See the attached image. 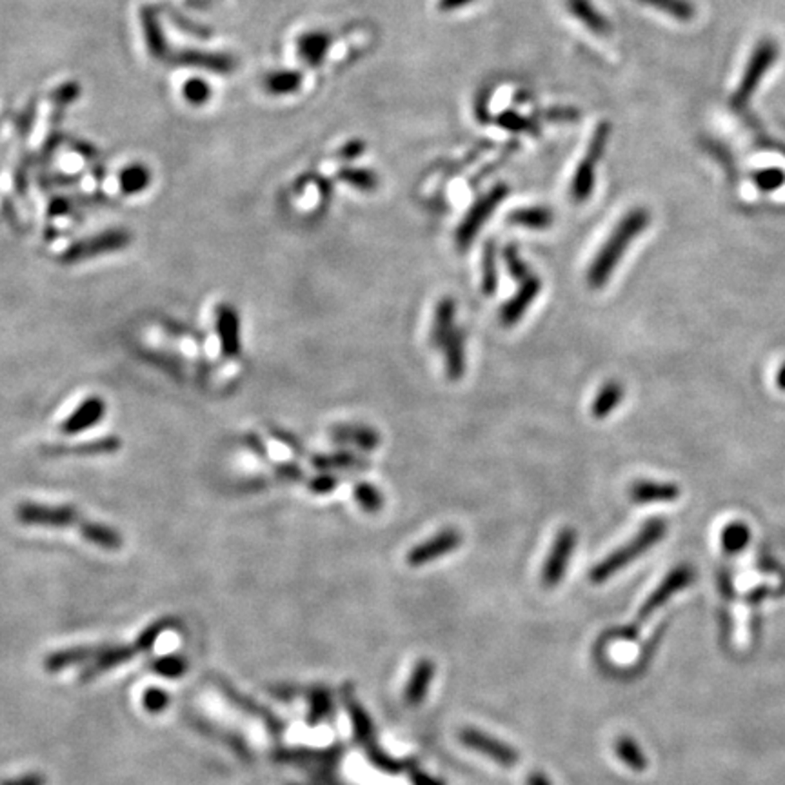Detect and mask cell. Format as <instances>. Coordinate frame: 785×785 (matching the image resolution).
<instances>
[{"instance_id":"cell-15","label":"cell","mask_w":785,"mask_h":785,"mask_svg":"<svg viewBox=\"0 0 785 785\" xmlns=\"http://www.w3.org/2000/svg\"><path fill=\"white\" fill-rule=\"evenodd\" d=\"M444 366L446 375L451 382H459L468 368V353H466V335L460 327H457L448 342L444 343Z\"/></svg>"},{"instance_id":"cell-45","label":"cell","mask_w":785,"mask_h":785,"mask_svg":"<svg viewBox=\"0 0 785 785\" xmlns=\"http://www.w3.org/2000/svg\"><path fill=\"white\" fill-rule=\"evenodd\" d=\"M336 486H338V478L333 477V475H320V477L311 478V482H309L311 491H315V493H318V495L331 493Z\"/></svg>"},{"instance_id":"cell-30","label":"cell","mask_w":785,"mask_h":785,"mask_svg":"<svg viewBox=\"0 0 785 785\" xmlns=\"http://www.w3.org/2000/svg\"><path fill=\"white\" fill-rule=\"evenodd\" d=\"M619 758L635 772H644L647 769V758L642 747L631 736H619L615 744Z\"/></svg>"},{"instance_id":"cell-41","label":"cell","mask_w":785,"mask_h":785,"mask_svg":"<svg viewBox=\"0 0 785 785\" xmlns=\"http://www.w3.org/2000/svg\"><path fill=\"white\" fill-rule=\"evenodd\" d=\"M309 704H311V708H309L308 722H309L311 726H317V724L322 722V720L329 715V711H331V698H329V692L324 691V689H315V691L311 692Z\"/></svg>"},{"instance_id":"cell-25","label":"cell","mask_w":785,"mask_h":785,"mask_svg":"<svg viewBox=\"0 0 785 785\" xmlns=\"http://www.w3.org/2000/svg\"><path fill=\"white\" fill-rule=\"evenodd\" d=\"M555 220V215L546 206H531V208H520L514 210L507 222L513 226L528 227V229H548Z\"/></svg>"},{"instance_id":"cell-27","label":"cell","mask_w":785,"mask_h":785,"mask_svg":"<svg viewBox=\"0 0 785 785\" xmlns=\"http://www.w3.org/2000/svg\"><path fill=\"white\" fill-rule=\"evenodd\" d=\"M638 3L678 22H691L696 17V6L692 4V0H638Z\"/></svg>"},{"instance_id":"cell-32","label":"cell","mask_w":785,"mask_h":785,"mask_svg":"<svg viewBox=\"0 0 785 785\" xmlns=\"http://www.w3.org/2000/svg\"><path fill=\"white\" fill-rule=\"evenodd\" d=\"M751 531L744 522H731L722 531V549L727 555H738L749 544Z\"/></svg>"},{"instance_id":"cell-20","label":"cell","mask_w":785,"mask_h":785,"mask_svg":"<svg viewBox=\"0 0 785 785\" xmlns=\"http://www.w3.org/2000/svg\"><path fill=\"white\" fill-rule=\"evenodd\" d=\"M104 413H106V406H104V402L101 400V398H97V397H92V398H87V400H84L80 406H78V409L64 422V425H62V431L64 433H67V434H73V433H80V431H84V429H87V427H92V425H95L103 416H104Z\"/></svg>"},{"instance_id":"cell-21","label":"cell","mask_w":785,"mask_h":785,"mask_svg":"<svg viewBox=\"0 0 785 785\" xmlns=\"http://www.w3.org/2000/svg\"><path fill=\"white\" fill-rule=\"evenodd\" d=\"M433 676H434V664L431 660L425 658L415 665V671L404 691V700L409 708H416L424 702Z\"/></svg>"},{"instance_id":"cell-4","label":"cell","mask_w":785,"mask_h":785,"mask_svg":"<svg viewBox=\"0 0 785 785\" xmlns=\"http://www.w3.org/2000/svg\"><path fill=\"white\" fill-rule=\"evenodd\" d=\"M609 135H611V126L607 122L598 124L593 131V137L587 144L584 156L580 158L575 169L571 181V199L576 204H584L593 195L594 183H596V169L605 153Z\"/></svg>"},{"instance_id":"cell-12","label":"cell","mask_w":785,"mask_h":785,"mask_svg":"<svg viewBox=\"0 0 785 785\" xmlns=\"http://www.w3.org/2000/svg\"><path fill=\"white\" fill-rule=\"evenodd\" d=\"M128 242H129V235H126L124 231L104 233V235H99L95 238L84 240V242L73 245L64 254V260L66 262H76V260H82V258H90V256H97V254H103V253L117 251V249H122Z\"/></svg>"},{"instance_id":"cell-23","label":"cell","mask_w":785,"mask_h":785,"mask_svg":"<svg viewBox=\"0 0 785 785\" xmlns=\"http://www.w3.org/2000/svg\"><path fill=\"white\" fill-rule=\"evenodd\" d=\"M624 386L619 380H609L605 382L598 393L594 395L593 402H591V416L596 420H603L607 418L611 413H615V409L620 406V402L624 400Z\"/></svg>"},{"instance_id":"cell-10","label":"cell","mask_w":785,"mask_h":785,"mask_svg":"<svg viewBox=\"0 0 785 785\" xmlns=\"http://www.w3.org/2000/svg\"><path fill=\"white\" fill-rule=\"evenodd\" d=\"M459 736L466 747L491 758L493 762H496L504 767H513L520 762V754L516 749H513L511 745H507V744L500 742L498 738H493L482 731L468 727V729H462Z\"/></svg>"},{"instance_id":"cell-38","label":"cell","mask_w":785,"mask_h":785,"mask_svg":"<svg viewBox=\"0 0 785 785\" xmlns=\"http://www.w3.org/2000/svg\"><path fill=\"white\" fill-rule=\"evenodd\" d=\"M345 706H347L349 713H352V718H353V726H355L357 736L362 740V744H364V742H366V744L373 742V729H371V724H370L366 713H364L362 708L355 702V698H353L352 694H347V692H345Z\"/></svg>"},{"instance_id":"cell-48","label":"cell","mask_w":785,"mask_h":785,"mask_svg":"<svg viewBox=\"0 0 785 785\" xmlns=\"http://www.w3.org/2000/svg\"><path fill=\"white\" fill-rule=\"evenodd\" d=\"M528 785H551V781L542 772H531L528 776Z\"/></svg>"},{"instance_id":"cell-2","label":"cell","mask_w":785,"mask_h":785,"mask_svg":"<svg viewBox=\"0 0 785 785\" xmlns=\"http://www.w3.org/2000/svg\"><path fill=\"white\" fill-rule=\"evenodd\" d=\"M667 533V522L664 518H649L644 528L624 546L615 549L611 555H607L602 562H598L591 573L589 580L593 584H603L611 576L619 575L622 569H626L631 562L640 558L646 551H649L653 546L662 542V539Z\"/></svg>"},{"instance_id":"cell-16","label":"cell","mask_w":785,"mask_h":785,"mask_svg":"<svg viewBox=\"0 0 785 785\" xmlns=\"http://www.w3.org/2000/svg\"><path fill=\"white\" fill-rule=\"evenodd\" d=\"M629 496L635 504H655V502H674L680 498V487L673 482H653L637 480L629 487Z\"/></svg>"},{"instance_id":"cell-7","label":"cell","mask_w":785,"mask_h":785,"mask_svg":"<svg viewBox=\"0 0 785 785\" xmlns=\"http://www.w3.org/2000/svg\"><path fill=\"white\" fill-rule=\"evenodd\" d=\"M576 540H578V535H576V531L573 528H564L557 535L555 544H553V548L549 551V557H548V560L544 564V571H542V584H544V587L553 589V587H557L562 582V578H564V575L567 571V566H569V562L573 558V553H575V548H576Z\"/></svg>"},{"instance_id":"cell-33","label":"cell","mask_w":785,"mask_h":785,"mask_svg":"<svg viewBox=\"0 0 785 785\" xmlns=\"http://www.w3.org/2000/svg\"><path fill=\"white\" fill-rule=\"evenodd\" d=\"M353 496H355V502L359 504V507L368 514L380 513L384 504H386L382 491L368 482L357 484L353 489Z\"/></svg>"},{"instance_id":"cell-19","label":"cell","mask_w":785,"mask_h":785,"mask_svg":"<svg viewBox=\"0 0 785 785\" xmlns=\"http://www.w3.org/2000/svg\"><path fill=\"white\" fill-rule=\"evenodd\" d=\"M217 329L222 343V352L227 357H236L240 352V331H238V315L236 311L222 304L217 313Z\"/></svg>"},{"instance_id":"cell-51","label":"cell","mask_w":785,"mask_h":785,"mask_svg":"<svg viewBox=\"0 0 785 785\" xmlns=\"http://www.w3.org/2000/svg\"><path fill=\"white\" fill-rule=\"evenodd\" d=\"M413 780H415V783H416V785H436V783H434L433 780L425 778L424 774H420V776H415Z\"/></svg>"},{"instance_id":"cell-14","label":"cell","mask_w":785,"mask_h":785,"mask_svg":"<svg viewBox=\"0 0 785 785\" xmlns=\"http://www.w3.org/2000/svg\"><path fill=\"white\" fill-rule=\"evenodd\" d=\"M457 302L451 297H444L439 300L433 313V324H431V343L434 347H444L451 333L457 329Z\"/></svg>"},{"instance_id":"cell-44","label":"cell","mask_w":785,"mask_h":785,"mask_svg":"<svg viewBox=\"0 0 785 785\" xmlns=\"http://www.w3.org/2000/svg\"><path fill=\"white\" fill-rule=\"evenodd\" d=\"M184 94H186V97H188L190 103H193V104H202V103H206L208 97H210V87H208V84L202 82V80H192V82L186 84Z\"/></svg>"},{"instance_id":"cell-50","label":"cell","mask_w":785,"mask_h":785,"mask_svg":"<svg viewBox=\"0 0 785 785\" xmlns=\"http://www.w3.org/2000/svg\"><path fill=\"white\" fill-rule=\"evenodd\" d=\"M776 386H778L781 391H785V362L781 364V368H780L778 373H776Z\"/></svg>"},{"instance_id":"cell-34","label":"cell","mask_w":785,"mask_h":785,"mask_svg":"<svg viewBox=\"0 0 785 785\" xmlns=\"http://www.w3.org/2000/svg\"><path fill=\"white\" fill-rule=\"evenodd\" d=\"M340 179L345 181L347 184H352L353 188L361 190V192H375L379 186V177L373 171L368 169H342L340 171Z\"/></svg>"},{"instance_id":"cell-47","label":"cell","mask_w":785,"mask_h":785,"mask_svg":"<svg viewBox=\"0 0 785 785\" xmlns=\"http://www.w3.org/2000/svg\"><path fill=\"white\" fill-rule=\"evenodd\" d=\"M473 0H441L439 8H441V12H457V10L469 6Z\"/></svg>"},{"instance_id":"cell-49","label":"cell","mask_w":785,"mask_h":785,"mask_svg":"<svg viewBox=\"0 0 785 785\" xmlns=\"http://www.w3.org/2000/svg\"><path fill=\"white\" fill-rule=\"evenodd\" d=\"M282 473H284L288 478H291V480L302 478V471H300L297 466H293V464H286V466L282 468Z\"/></svg>"},{"instance_id":"cell-36","label":"cell","mask_w":785,"mask_h":785,"mask_svg":"<svg viewBox=\"0 0 785 785\" xmlns=\"http://www.w3.org/2000/svg\"><path fill=\"white\" fill-rule=\"evenodd\" d=\"M753 183L763 193L776 192L785 184V171L780 167L758 169L753 173Z\"/></svg>"},{"instance_id":"cell-9","label":"cell","mask_w":785,"mask_h":785,"mask_svg":"<svg viewBox=\"0 0 785 785\" xmlns=\"http://www.w3.org/2000/svg\"><path fill=\"white\" fill-rule=\"evenodd\" d=\"M694 580V569L689 564L676 566L662 582L660 585L649 594V598L644 602V605L638 611L637 622L647 620L656 609H660L674 593L682 591L683 587L691 585Z\"/></svg>"},{"instance_id":"cell-11","label":"cell","mask_w":785,"mask_h":785,"mask_svg":"<svg viewBox=\"0 0 785 785\" xmlns=\"http://www.w3.org/2000/svg\"><path fill=\"white\" fill-rule=\"evenodd\" d=\"M540 291H542V281L535 273L530 279L520 282V288L514 293V297L507 300L500 309L502 326L505 327L516 326L523 318V315L530 311L533 302L539 299Z\"/></svg>"},{"instance_id":"cell-24","label":"cell","mask_w":785,"mask_h":785,"mask_svg":"<svg viewBox=\"0 0 785 785\" xmlns=\"http://www.w3.org/2000/svg\"><path fill=\"white\" fill-rule=\"evenodd\" d=\"M80 535L84 537V540L92 542L99 548L104 549H120L122 548V537L119 531L104 526V523H97V522H90L84 520L78 528Z\"/></svg>"},{"instance_id":"cell-5","label":"cell","mask_w":785,"mask_h":785,"mask_svg":"<svg viewBox=\"0 0 785 785\" xmlns=\"http://www.w3.org/2000/svg\"><path fill=\"white\" fill-rule=\"evenodd\" d=\"M507 193H509L507 186L498 184L471 206V210L466 213V217L460 222L457 235H455V240H457V245L460 251L469 249V245L473 244V240L477 238L480 229L486 226V222L496 211V208L502 204V201L507 197Z\"/></svg>"},{"instance_id":"cell-40","label":"cell","mask_w":785,"mask_h":785,"mask_svg":"<svg viewBox=\"0 0 785 785\" xmlns=\"http://www.w3.org/2000/svg\"><path fill=\"white\" fill-rule=\"evenodd\" d=\"M300 84H302V75L299 71H281V73H273L268 78L270 92L277 95L293 94L299 90Z\"/></svg>"},{"instance_id":"cell-42","label":"cell","mask_w":785,"mask_h":785,"mask_svg":"<svg viewBox=\"0 0 785 785\" xmlns=\"http://www.w3.org/2000/svg\"><path fill=\"white\" fill-rule=\"evenodd\" d=\"M120 183H122V188L126 193H138V192H142V188L147 186L149 173L140 165H133L122 173Z\"/></svg>"},{"instance_id":"cell-6","label":"cell","mask_w":785,"mask_h":785,"mask_svg":"<svg viewBox=\"0 0 785 785\" xmlns=\"http://www.w3.org/2000/svg\"><path fill=\"white\" fill-rule=\"evenodd\" d=\"M17 516L28 526L44 528H80L84 522L78 511L71 505H42V504H22L17 509Z\"/></svg>"},{"instance_id":"cell-39","label":"cell","mask_w":785,"mask_h":785,"mask_svg":"<svg viewBox=\"0 0 785 785\" xmlns=\"http://www.w3.org/2000/svg\"><path fill=\"white\" fill-rule=\"evenodd\" d=\"M151 669H153V673L165 676V678H179L188 671V662L184 656L169 655V656H162V658L153 660Z\"/></svg>"},{"instance_id":"cell-35","label":"cell","mask_w":785,"mask_h":785,"mask_svg":"<svg viewBox=\"0 0 785 785\" xmlns=\"http://www.w3.org/2000/svg\"><path fill=\"white\" fill-rule=\"evenodd\" d=\"M502 256H504V262H505V268L509 270L511 277H513L516 282H523V281L530 279V277L533 275L531 268L526 264V260H523V258L520 256V253H518V249H516L514 244L505 245Z\"/></svg>"},{"instance_id":"cell-31","label":"cell","mask_w":785,"mask_h":785,"mask_svg":"<svg viewBox=\"0 0 785 785\" xmlns=\"http://www.w3.org/2000/svg\"><path fill=\"white\" fill-rule=\"evenodd\" d=\"M498 288V268H496V244L489 240L482 253V293L493 297Z\"/></svg>"},{"instance_id":"cell-3","label":"cell","mask_w":785,"mask_h":785,"mask_svg":"<svg viewBox=\"0 0 785 785\" xmlns=\"http://www.w3.org/2000/svg\"><path fill=\"white\" fill-rule=\"evenodd\" d=\"M778 57H780V46L774 39H762L754 46V49L747 60V66L744 69L742 80L736 87V92L731 97L733 110H744L749 104L751 97L756 94L762 80L765 78L769 69L776 64Z\"/></svg>"},{"instance_id":"cell-26","label":"cell","mask_w":785,"mask_h":785,"mask_svg":"<svg viewBox=\"0 0 785 785\" xmlns=\"http://www.w3.org/2000/svg\"><path fill=\"white\" fill-rule=\"evenodd\" d=\"M331 39L324 31H311L300 37L299 40V53L304 62L309 66H320L327 49H329Z\"/></svg>"},{"instance_id":"cell-8","label":"cell","mask_w":785,"mask_h":785,"mask_svg":"<svg viewBox=\"0 0 785 785\" xmlns=\"http://www.w3.org/2000/svg\"><path fill=\"white\" fill-rule=\"evenodd\" d=\"M462 540L464 539H462V533L459 530H455V528L442 530V531H439L436 535H433L429 540L415 546L407 553L406 562L411 567L425 566L429 562H434V560H439V558L457 551L462 546Z\"/></svg>"},{"instance_id":"cell-28","label":"cell","mask_w":785,"mask_h":785,"mask_svg":"<svg viewBox=\"0 0 785 785\" xmlns=\"http://www.w3.org/2000/svg\"><path fill=\"white\" fill-rule=\"evenodd\" d=\"M315 468L318 469H352V471H364L370 469V462L355 453H335L326 457L313 459Z\"/></svg>"},{"instance_id":"cell-43","label":"cell","mask_w":785,"mask_h":785,"mask_svg":"<svg viewBox=\"0 0 785 785\" xmlns=\"http://www.w3.org/2000/svg\"><path fill=\"white\" fill-rule=\"evenodd\" d=\"M142 706H144V709L147 713L158 715V713H162L169 706V694L164 689L151 687L142 696Z\"/></svg>"},{"instance_id":"cell-29","label":"cell","mask_w":785,"mask_h":785,"mask_svg":"<svg viewBox=\"0 0 785 785\" xmlns=\"http://www.w3.org/2000/svg\"><path fill=\"white\" fill-rule=\"evenodd\" d=\"M220 689L226 692V696L229 698V700L236 706V708H240L242 711H247V713H251V715H254V717H258V718H262L264 720L268 726H270V729H273L275 733H277V729L279 731H282V722L279 720V718H275V717H272L270 715V711H266V709H262L260 706H256L254 702H251V700H247L245 696H242V694H238L235 689H231L226 682H220Z\"/></svg>"},{"instance_id":"cell-13","label":"cell","mask_w":785,"mask_h":785,"mask_svg":"<svg viewBox=\"0 0 785 785\" xmlns=\"http://www.w3.org/2000/svg\"><path fill=\"white\" fill-rule=\"evenodd\" d=\"M564 4L571 17L584 24L591 33L605 37L613 31V26H611L607 17L593 4V0H564Z\"/></svg>"},{"instance_id":"cell-37","label":"cell","mask_w":785,"mask_h":785,"mask_svg":"<svg viewBox=\"0 0 785 785\" xmlns=\"http://www.w3.org/2000/svg\"><path fill=\"white\" fill-rule=\"evenodd\" d=\"M179 624H181V622H179L177 619H162V620H156L155 624H151L147 629H144V631L140 633V637H138L137 642H135L138 653H140V651H149V649L155 646V642L158 640V637H160L162 633H165V631H169V629H173V628H177Z\"/></svg>"},{"instance_id":"cell-46","label":"cell","mask_w":785,"mask_h":785,"mask_svg":"<svg viewBox=\"0 0 785 785\" xmlns=\"http://www.w3.org/2000/svg\"><path fill=\"white\" fill-rule=\"evenodd\" d=\"M3 785H46V778L40 774H26L15 780H8Z\"/></svg>"},{"instance_id":"cell-18","label":"cell","mask_w":785,"mask_h":785,"mask_svg":"<svg viewBox=\"0 0 785 785\" xmlns=\"http://www.w3.org/2000/svg\"><path fill=\"white\" fill-rule=\"evenodd\" d=\"M138 653L137 646H117V647H106L103 655H99L94 664L84 669L80 674V682H90L97 678L99 674L113 669L115 665H120L131 658H135Z\"/></svg>"},{"instance_id":"cell-22","label":"cell","mask_w":785,"mask_h":785,"mask_svg":"<svg viewBox=\"0 0 785 785\" xmlns=\"http://www.w3.org/2000/svg\"><path fill=\"white\" fill-rule=\"evenodd\" d=\"M106 649V646H95V647H87V646H80V647H69V649H62L57 653H51L46 660H44V667L49 673H58L69 665H76L87 660H95L99 655H103Z\"/></svg>"},{"instance_id":"cell-1","label":"cell","mask_w":785,"mask_h":785,"mask_svg":"<svg viewBox=\"0 0 785 785\" xmlns=\"http://www.w3.org/2000/svg\"><path fill=\"white\" fill-rule=\"evenodd\" d=\"M651 224V213L646 208H635L628 211L617 227L611 231L607 240L602 244L600 251L593 258L591 266L587 270V284L593 290L603 288L611 275L619 268L622 256L629 249V245L638 238L647 226Z\"/></svg>"},{"instance_id":"cell-17","label":"cell","mask_w":785,"mask_h":785,"mask_svg":"<svg viewBox=\"0 0 785 785\" xmlns=\"http://www.w3.org/2000/svg\"><path fill=\"white\" fill-rule=\"evenodd\" d=\"M333 439L342 444H352L362 451H375L380 446V433L370 425H338L333 429Z\"/></svg>"}]
</instances>
